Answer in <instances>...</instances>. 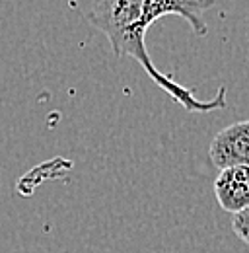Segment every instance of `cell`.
I'll return each instance as SVG.
<instances>
[{
    "label": "cell",
    "instance_id": "1",
    "mask_svg": "<svg viewBox=\"0 0 249 253\" xmlns=\"http://www.w3.org/2000/svg\"><path fill=\"white\" fill-rule=\"evenodd\" d=\"M212 6L214 0H93L88 20L97 32L109 39L111 51L117 59H136L158 88L177 105L191 113H208L228 105L226 88H220L212 99H199L191 88L181 86L177 80L156 68L146 49V33L160 18L179 16L197 35H207L208 28L205 12Z\"/></svg>",
    "mask_w": 249,
    "mask_h": 253
},
{
    "label": "cell",
    "instance_id": "2",
    "mask_svg": "<svg viewBox=\"0 0 249 253\" xmlns=\"http://www.w3.org/2000/svg\"><path fill=\"white\" fill-rule=\"evenodd\" d=\"M210 160L218 169L232 166L249 168V119L222 128L210 142Z\"/></svg>",
    "mask_w": 249,
    "mask_h": 253
},
{
    "label": "cell",
    "instance_id": "3",
    "mask_svg": "<svg viewBox=\"0 0 249 253\" xmlns=\"http://www.w3.org/2000/svg\"><path fill=\"white\" fill-rule=\"evenodd\" d=\"M214 195L222 211L236 214L249 207V168L232 166L220 169L214 179Z\"/></svg>",
    "mask_w": 249,
    "mask_h": 253
},
{
    "label": "cell",
    "instance_id": "4",
    "mask_svg": "<svg viewBox=\"0 0 249 253\" xmlns=\"http://www.w3.org/2000/svg\"><path fill=\"white\" fill-rule=\"evenodd\" d=\"M232 230L246 246H249V207L232 216Z\"/></svg>",
    "mask_w": 249,
    "mask_h": 253
}]
</instances>
